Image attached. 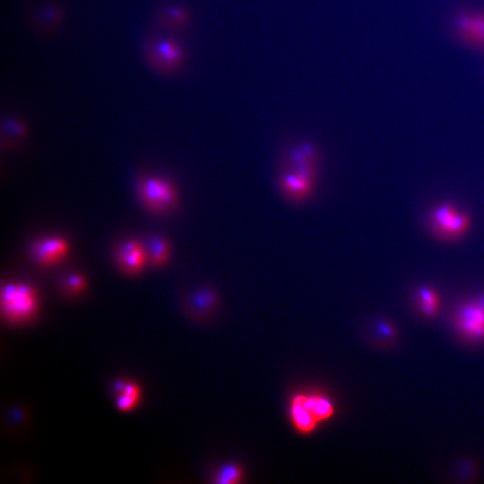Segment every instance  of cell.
<instances>
[{"mask_svg": "<svg viewBox=\"0 0 484 484\" xmlns=\"http://www.w3.org/2000/svg\"><path fill=\"white\" fill-rule=\"evenodd\" d=\"M318 169L319 154L314 144L301 142L290 147L279 163L280 195L292 205L307 203L314 196Z\"/></svg>", "mask_w": 484, "mask_h": 484, "instance_id": "6da1fadb", "label": "cell"}, {"mask_svg": "<svg viewBox=\"0 0 484 484\" xmlns=\"http://www.w3.org/2000/svg\"><path fill=\"white\" fill-rule=\"evenodd\" d=\"M289 418L296 433L311 435L337 413L334 402L321 391L297 392L289 402Z\"/></svg>", "mask_w": 484, "mask_h": 484, "instance_id": "7a4b0ae2", "label": "cell"}, {"mask_svg": "<svg viewBox=\"0 0 484 484\" xmlns=\"http://www.w3.org/2000/svg\"><path fill=\"white\" fill-rule=\"evenodd\" d=\"M0 309L6 324L20 325L35 318L39 309L38 292L25 283H8L0 292Z\"/></svg>", "mask_w": 484, "mask_h": 484, "instance_id": "3957f363", "label": "cell"}, {"mask_svg": "<svg viewBox=\"0 0 484 484\" xmlns=\"http://www.w3.org/2000/svg\"><path fill=\"white\" fill-rule=\"evenodd\" d=\"M144 61L154 72L163 77L179 73L187 61V51L182 44L170 36H156L144 46Z\"/></svg>", "mask_w": 484, "mask_h": 484, "instance_id": "277c9868", "label": "cell"}, {"mask_svg": "<svg viewBox=\"0 0 484 484\" xmlns=\"http://www.w3.org/2000/svg\"><path fill=\"white\" fill-rule=\"evenodd\" d=\"M180 304L181 311L190 321L197 324H209L218 315L222 302L216 289L203 285L183 292Z\"/></svg>", "mask_w": 484, "mask_h": 484, "instance_id": "5b68a950", "label": "cell"}, {"mask_svg": "<svg viewBox=\"0 0 484 484\" xmlns=\"http://www.w3.org/2000/svg\"><path fill=\"white\" fill-rule=\"evenodd\" d=\"M452 34L461 44L484 54V9H461L451 21Z\"/></svg>", "mask_w": 484, "mask_h": 484, "instance_id": "8992f818", "label": "cell"}, {"mask_svg": "<svg viewBox=\"0 0 484 484\" xmlns=\"http://www.w3.org/2000/svg\"><path fill=\"white\" fill-rule=\"evenodd\" d=\"M454 325L464 337L472 341L484 339V307L478 301L467 302L457 309Z\"/></svg>", "mask_w": 484, "mask_h": 484, "instance_id": "52a82bcc", "label": "cell"}, {"mask_svg": "<svg viewBox=\"0 0 484 484\" xmlns=\"http://www.w3.org/2000/svg\"><path fill=\"white\" fill-rule=\"evenodd\" d=\"M114 260L124 275L133 278L141 274L147 262L146 249L136 240H125L115 248Z\"/></svg>", "mask_w": 484, "mask_h": 484, "instance_id": "ba28073f", "label": "cell"}, {"mask_svg": "<svg viewBox=\"0 0 484 484\" xmlns=\"http://www.w3.org/2000/svg\"><path fill=\"white\" fill-rule=\"evenodd\" d=\"M69 252L68 240L61 236H49L36 240L30 249L32 260L39 266L49 268L58 264Z\"/></svg>", "mask_w": 484, "mask_h": 484, "instance_id": "9c48e42d", "label": "cell"}, {"mask_svg": "<svg viewBox=\"0 0 484 484\" xmlns=\"http://www.w3.org/2000/svg\"><path fill=\"white\" fill-rule=\"evenodd\" d=\"M32 26L38 34L48 35L57 30L65 19L63 6L58 3H45L35 10Z\"/></svg>", "mask_w": 484, "mask_h": 484, "instance_id": "30bf717a", "label": "cell"}, {"mask_svg": "<svg viewBox=\"0 0 484 484\" xmlns=\"http://www.w3.org/2000/svg\"><path fill=\"white\" fill-rule=\"evenodd\" d=\"M163 180L158 178H143L138 183V194L141 202L147 210L161 213Z\"/></svg>", "mask_w": 484, "mask_h": 484, "instance_id": "8fae6325", "label": "cell"}, {"mask_svg": "<svg viewBox=\"0 0 484 484\" xmlns=\"http://www.w3.org/2000/svg\"><path fill=\"white\" fill-rule=\"evenodd\" d=\"M190 20V12L182 6H163L158 11V25L169 32L180 31L189 25Z\"/></svg>", "mask_w": 484, "mask_h": 484, "instance_id": "7c38bea8", "label": "cell"}, {"mask_svg": "<svg viewBox=\"0 0 484 484\" xmlns=\"http://www.w3.org/2000/svg\"><path fill=\"white\" fill-rule=\"evenodd\" d=\"M147 263L154 268H161L169 261L170 255V243L161 235H153L147 240L144 246Z\"/></svg>", "mask_w": 484, "mask_h": 484, "instance_id": "4fadbf2b", "label": "cell"}, {"mask_svg": "<svg viewBox=\"0 0 484 484\" xmlns=\"http://www.w3.org/2000/svg\"><path fill=\"white\" fill-rule=\"evenodd\" d=\"M27 125L20 118L8 117L2 120V144H6V148L15 147L16 144L25 140L28 136Z\"/></svg>", "mask_w": 484, "mask_h": 484, "instance_id": "5bb4252c", "label": "cell"}, {"mask_svg": "<svg viewBox=\"0 0 484 484\" xmlns=\"http://www.w3.org/2000/svg\"><path fill=\"white\" fill-rule=\"evenodd\" d=\"M245 471L240 464L226 462L222 464L212 476V482L216 484H238L244 482Z\"/></svg>", "mask_w": 484, "mask_h": 484, "instance_id": "9a60e30c", "label": "cell"}, {"mask_svg": "<svg viewBox=\"0 0 484 484\" xmlns=\"http://www.w3.org/2000/svg\"><path fill=\"white\" fill-rule=\"evenodd\" d=\"M457 215L456 209L450 205L441 206L433 211L431 213V225L438 236L446 239L451 223Z\"/></svg>", "mask_w": 484, "mask_h": 484, "instance_id": "2e32d148", "label": "cell"}, {"mask_svg": "<svg viewBox=\"0 0 484 484\" xmlns=\"http://www.w3.org/2000/svg\"><path fill=\"white\" fill-rule=\"evenodd\" d=\"M61 290L67 297L74 298L83 294L87 288V281L85 276L79 273H73L65 276L61 281Z\"/></svg>", "mask_w": 484, "mask_h": 484, "instance_id": "e0dca14e", "label": "cell"}, {"mask_svg": "<svg viewBox=\"0 0 484 484\" xmlns=\"http://www.w3.org/2000/svg\"><path fill=\"white\" fill-rule=\"evenodd\" d=\"M180 205L179 195L174 184L168 180H163V200H161V213L174 212Z\"/></svg>", "mask_w": 484, "mask_h": 484, "instance_id": "ac0fdd59", "label": "cell"}, {"mask_svg": "<svg viewBox=\"0 0 484 484\" xmlns=\"http://www.w3.org/2000/svg\"><path fill=\"white\" fill-rule=\"evenodd\" d=\"M418 299L421 311L426 315H433L436 314L438 306H439V299L433 290L421 288L418 292Z\"/></svg>", "mask_w": 484, "mask_h": 484, "instance_id": "d6986e66", "label": "cell"}, {"mask_svg": "<svg viewBox=\"0 0 484 484\" xmlns=\"http://www.w3.org/2000/svg\"><path fill=\"white\" fill-rule=\"evenodd\" d=\"M469 225V217L466 213H457L447 233L446 240L459 238L466 232Z\"/></svg>", "mask_w": 484, "mask_h": 484, "instance_id": "ffe728a7", "label": "cell"}, {"mask_svg": "<svg viewBox=\"0 0 484 484\" xmlns=\"http://www.w3.org/2000/svg\"><path fill=\"white\" fill-rule=\"evenodd\" d=\"M137 398L127 396V395H118L117 398V407L123 411H128L133 409L138 403Z\"/></svg>", "mask_w": 484, "mask_h": 484, "instance_id": "44dd1931", "label": "cell"}, {"mask_svg": "<svg viewBox=\"0 0 484 484\" xmlns=\"http://www.w3.org/2000/svg\"><path fill=\"white\" fill-rule=\"evenodd\" d=\"M120 394L127 395V396L132 397L135 398H137V399H139L140 388L137 386L136 383H133V382H126V383H125V386L123 387V391L120 392Z\"/></svg>", "mask_w": 484, "mask_h": 484, "instance_id": "7402d4cb", "label": "cell"}]
</instances>
